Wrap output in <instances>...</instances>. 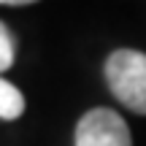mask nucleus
Listing matches in <instances>:
<instances>
[{
  "mask_svg": "<svg viewBox=\"0 0 146 146\" xmlns=\"http://www.w3.org/2000/svg\"><path fill=\"white\" fill-rule=\"evenodd\" d=\"M106 81L114 98L135 114H146V54L116 49L106 60Z\"/></svg>",
  "mask_w": 146,
  "mask_h": 146,
  "instance_id": "obj_1",
  "label": "nucleus"
},
{
  "mask_svg": "<svg viewBox=\"0 0 146 146\" xmlns=\"http://www.w3.org/2000/svg\"><path fill=\"white\" fill-rule=\"evenodd\" d=\"M76 146H133L130 127L116 111L92 108L76 125Z\"/></svg>",
  "mask_w": 146,
  "mask_h": 146,
  "instance_id": "obj_2",
  "label": "nucleus"
},
{
  "mask_svg": "<svg viewBox=\"0 0 146 146\" xmlns=\"http://www.w3.org/2000/svg\"><path fill=\"white\" fill-rule=\"evenodd\" d=\"M22 111H25V98L22 92L8 84L5 78H0V119H19Z\"/></svg>",
  "mask_w": 146,
  "mask_h": 146,
  "instance_id": "obj_3",
  "label": "nucleus"
},
{
  "mask_svg": "<svg viewBox=\"0 0 146 146\" xmlns=\"http://www.w3.org/2000/svg\"><path fill=\"white\" fill-rule=\"evenodd\" d=\"M14 57H16V52H14V35H11V30L0 22V73L8 70L11 65H14Z\"/></svg>",
  "mask_w": 146,
  "mask_h": 146,
  "instance_id": "obj_4",
  "label": "nucleus"
},
{
  "mask_svg": "<svg viewBox=\"0 0 146 146\" xmlns=\"http://www.w3.org/2000/svg\"><path fill=\"white\" fill-rule=\"evenodd\" d=\"M27 3H35V0H0V5H27Z\"/></svg>",
  "mask_w": 146,
  "mask_h": 146,
  "instance_id": "obj_5",
  "label": "nucleus"
}]
</instances>
